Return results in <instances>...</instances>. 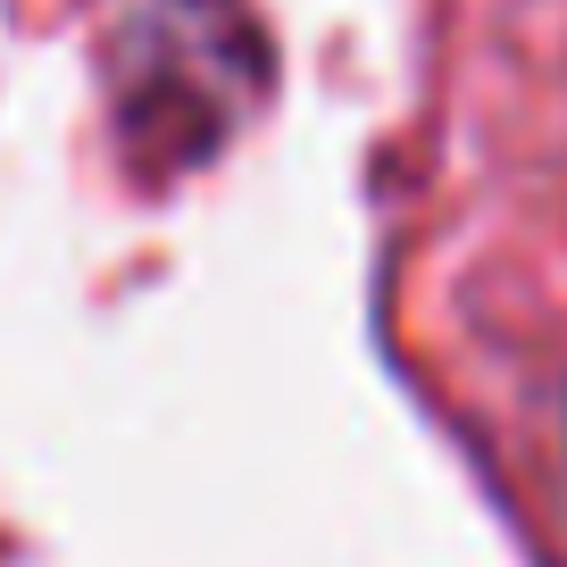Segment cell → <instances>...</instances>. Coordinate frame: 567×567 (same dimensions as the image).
<instances>
[{
  "label": "cell",
  "mask_w": 567,
  "mask_h": 567,
  "mask_svg": "<svg viewBox=\"0 0 567 567\" xmlns=\"http://www.w3.org/2000/svg\"><path fill=\"white\" fill-rule=\"evenodd\" d=\"M559 451H567V401H559Z\"/></svg>",
  "instance_id": "1"
}]
</instances>
